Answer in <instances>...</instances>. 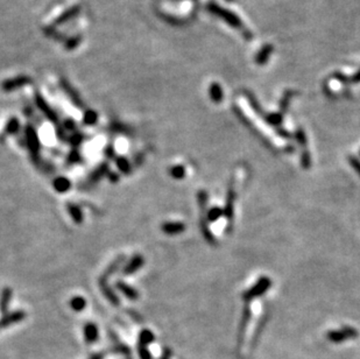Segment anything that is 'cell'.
<instances>
[{"mask_svg": "<svg viewBox=\"0 0 360 359\" xmlns=\"http://www.w3.org/2000/svg\"><path fill=\"white\" fill-rule=\"evenodd\" d=\"M91 359H101V356L100 355H96V356H94V357H92Z\"/></svg>", "mask_w": 360, "mask_h": 359, "instance_id": "obj_35", "label": "cell"}, {"mask_svg": "<svg viewBox=\"0 0 360 359\" xmlns=\"http://www.w3.org/2000/svg\"><path fill=\"white\" fill-rule=\"evenodd\" d=\"M84 335H85V339H87L88 343L96 342V339L98 338L97 325L94 323H88L84 328Z\"/></svg>", "mask_w": 360, "mask_h": 359, "instance_id": "obj_18", "label": "cell"}, {"mask_svg": "<svg viewBox=\"0 0 360 359\" xmlns=\"http://www.w3.org/2000/svg\"><path fill=\"white\" fill-rule=\"evenodd\" d=\"M105 156L107 159H110V160H112V159L116 158V149H115V146L113 145H107V147L105 148Z\"/></svg>", "mask_w": 360, "mask_h": 359, "instance_id": "obj_29", "label": "cell"}, {"mask_svg": "<svg viewBox=\"0 0 360 359\" xmlns=\"http://www.w3.org/2000/svg\"><path fill=\"white\" fill-rule=\"evenodd\" d=\"M83 140H84V136H83L82 133H79V132H76V133L72 134V137H70V139H69V143H70V145L73 147V148L77 149V147L81 145V144L83 143Z\"/></svg>", "mask_w": 360, "mask_h": 359, "instance_id": "obj_27", "label": "cell"}, {"mask_svg": "<svg viewBox=\"0 0 360 359\" xmlns=\"http://www.w3.org/2000/svg\"><path fill=\"white\" fill-rule=\"evenodd\" d=\"M170 175L173 179L176 180H182L186 176V168L181 165H176L174 167H171L170 169Z\"/></svg>", "mask_w": 360, "mask_h": 359, "instance_id": "obj_24", "label": "cell"}, {"mask_svg": "<svg viewBox=\"0 0 360 359\" xmlns=\"http://www.w3.org/2000/svg\"><path fill=\"white\" fill-rule=\"evenodd\" d=\"M107 177H109L110 182L117 183L120 179V175L118 173H116V171H109V174H107Z\"/></svg>", "mask_w": 360, "mask_h": 359, "instance_id": "obj_32", "label": "cell"}, {"mask_svg": "<svg viewBox=\"0 0 360 359\" xmlns=\"http://www.w3.org/2000/svg\"><path fill=\"white\" fill-rule=\"evenodd\" d=\"M30 83H32V78L29 76H18V77L6 79V81L2 82L1 89L5 93H11V91L23 88L24 85L30 84Z\"/></svg>", "mask_w": 360, "mask_h": 359, "instance_id": "obj_4", "label": "cell"}, {"mask_svg": "<svg viewBox=\"0 0 360 359\" xmlns=\"http://www.w3.org/2000/svg\"><path fill=\"white\" fill-rule=\"evenodd\" d=\"M144 257L141 256V254H134L130 262L126 263L124 268H122V272H121L122 275L128 277V275L134 274L135 272L139 271L141 267L144 266Z\"/></svg>", "mask_w": 360, "mask_h": 359, "instance_id": "obj_5", "label": "cell"}, {"mask_svg": "<svg viewBox=\"0 0 360 359\" xmlns=\"http://www.w3.org/2000/svg\"><path fill=\"white\" fill-rule=\"evenodd\" d=\"M61 87H62L64 93H66L68 96H69L70 99H72V102L75 104L77 107L84 106V103L82 102V99H81V97H79L78 93H77L75 89H73L72 85H70L69 83L66 81V79H63V78L61 79Z\"/></svg>", "mask_w": 360, "mask_h": 359, "instance_id": "obj_10", "label": "cell"}, {"mask_svg": "<svg viewBox=\"0 0 360 359\" xmlns=\"http://www.w3.org/2000/svg\"><path fill=\"white\" fill-rule=\"evenodd\" d=\"M112 130L115 131V132H126V128H125V127H122V126H120L119 124L113 125V126H112Z\"/></svg>", "mask_w": 360, "mask_h": 359, "instance_id": "obj_34", "label": "cell"}, {"mask_svg": "<svg viewBox=\"0 0 360 359\" xmlns=\"http://www.w3.org/2000/svg\"><path fill=\"white\" fill-rule=\"evenodd\" d=\"M208 10L210 11L212 14L217 15V17H219V18H221V19L225 20L227 24H231V26H233V27H241L242 26L237 15L231 13V12H229V11L224 10V8H221L220 6H218L216 4V2H210V4L208 5Z\"/></svg>", "mask_w": 360, "mask_h": 359, "instance_id": "obj_2", "label": "cell"}, {"mask_svg": "<svg viewBox=\"0 0 360 359\" xmlns=\"http://www.w3.org/2000/svg\"><path fill=\"white\" fill-rule=\"evenodd\" d=\"M139 354L141 356V359H150V354L148 349H146V346L144 345L139 346Z\"/></svg>", "mask_w": 360, "mask_h": 359, "instance_id": "obj_31", "label": "cell"}, {"mask_svg": "<svg viewBox=\"0 0 360 359\" xmlns=\"http://www.w3.org/2000/svg\"><path fill=\"white\" fill-rule=\"evenodd\" d=\"M99 288H100L101 293H103V295L105 296V299L111 303V305L115 307L120 306L119 297L115 293V290H113L112 288L109 286V282L99 281Z\"/></svg>", "mask_w": 360, "mask_h": 359, "instance_id": "obj_9", "label": "cell"}, {"mask_svg": "<svg viewBox=\"0 0 360 359\" xmlns=\"http://www.w3.org/2000/svg\"><path fill=\"white\" fill-rule=\"evenodd\" d=\"M12 296H13V291H12L11 288H4L1 294H0V311L4 315L7 314L12 301Z\"/></svg>", "mask_w": 360, "mask_h": 359, "instance_id": "obj_13", "label": "cell"}, {"mask_svg": "<svg viewBox=\"0 0 360 359\" xmlns=\"http://www.w3.org/2000/svg\"><path fill=\"white\" fill-rule=\"evenodd\" d=\"M79 44H81V36H73V38L68 39V41L66 42V48L73 49V48H76Z\"/></svg>", "mask_w": 360, "mask_h": 359, "instance_id": "obj_28", "label": "cell"}, {"mask_svg": "<svg viewBox=\"0 0 360 359\" xmlns=\"http://www.w3.org/2000/svg\"><path fill=\"white\" fill-rule=\"evenodd\" d=\"M209 94H210L211 99L214 102L219 103L221 99H223V91H221V88L219 84L217 83H212L210 85V90H209Z\"/></svg>", "mask_w": 360, "mask_h": 359, "instance_id": "obj_21", "label": "cell"}, {"mask_svg": "<svg viewBox=\"0 0 360 359\" xmlns=\"http://www.w3.org/2000/svg\"><path fill=\"white\" fill-rule=\"evenodd\" d=\"M82 161V156H81V153L78 152V149L73 148L72 152L69 153L67 156V162L68 165H76L78 164V162Z\"/></svg>", "mask_w": 360, "mask_h": 359, "instance_id": "obj_25", "label": "cell"}, {"mask_svg": "<svg viewBox=\"0 0 360 359\" xmlns=\"http://www.w3.org/2000/svg\"><path fill=\"white\" fill-rule=\"evenodd\" d=\"M20 130V121L19 119L17 118H11L10 120L7 121L5 126V134L6 136H14L15 133H18Z\"/></svg>", "mask_w": 360, "mask_h": 359, "instance_id": "obj_19", "label": "cell"}, {"mask_svg": "<svg viewBox=\"0 0 360 359\" xmlns=\"http://www.w3.org/2000/svg\"><path fill=\"white\" fill-rule=\"evenodd\" d=\"M53 188L55 189V191L64 194V192H68L72 188V182L67 177L58 176L53 181Z\"/></svg>", "mask_w": 360, "mask_h": 359, "instance_id": "obj_15", "label": "cell"}, {"mask_svg": "<svg viewBox=\"0 0 360 359\" xmlns=\"http://www.w3.org/2000/svg\"><path fill=\"white\" fill-rule=\"evenodd\" d=\"M143 161H144V155L143 154H140V156L139 155L135 156V159H134L135 166H140L141 164H143Z\"/></svg>", "mask_w": 360, "mask_h": 359, "instance_id": "obj_33", "label": "cell"}, {"mask_svg": "<svg viewBox=\"0 0 360 359\" xmlns=\"http://www.w3.org/2000/svg\"><path fill=\"white\" fill-rule=\"evenodd\" d=\"M116 166L117 168H118V170L120 171V174L124 175L131 174L132 164L125 158V156H118V158H116Z\"/></svg>", "mask_w": 360, "mask_h": 359, "instance_id": "obj_17", "label": "cell"}, {"mask_svg": "<svg viewBox=\"0 0 360 359\" xmlns=\"http://www.w3.org/2000/svg\"><path fill=\"white\" fill-rule=\"evenodd\" d=\"M67 209H68V213H69L73 223H76V224L83 223V220H84V215H83L82 209L79 208L78 205L73 204V203H68Z\"/></svg>", "mask_w": 360, "mask_h": 359, "instance_id": "obj_16", "label": "cell"}, {"mask_svg": "<svg viewBox=\"0 0 360 359\" xmlns=\"http://www.w3.org/2000/svg\"><path fill=\"white\" fill-rule=\"evenodd\" d=\"M24 136H26V144L29 149L30 158H32L34 164L40 166L41 160H40L39 153L40 147H41V143H40L39 136L38 133H36L35 128H34L32 125H27L26 130H24Z\"/></svg>", "mask_w": 360, "mask_h": 359, "instance_id": "obj_1", "label": "cell"}, {"mask_svg": "<svg viewBox=\"0 0 360 359\" xmlns=\"http://www.w3.org/2000/svg\"><path fill=\"white\" fill-rule=\"evenodd\" d=\"M97 121H98V115L96 111H94V110H88V111H85L84 116H83V122H84V125H87V126H94Z\"/></svg>", "mask_w": 360, "mask_h": 359, "instance_id": "obj_22", "label": "cell"}, {"mask_svg": "<svg viewBox=\"0 0 360 359\" xmlns=\"http://www.w3.org/2000/svg\"><path fill=\"white\" fill-rule=\"evenodd\" d=\"M26 317V314L23 311H15L13 312H7L2 316V318L0 320V327H8L14 323H19Z\"/></svg>", "mask_w": 360, "mask_h": 359, "instance_id": "obj_8", "label": "cell"}, {"mask_svg": "<svg viewBox=\"0 0 360 359\" xmlns=\"http://www.w3.org/2000/svg\"><path fill=\"white\" fill-rule=\"evenodd\" d=\"M79 11H81V7H79V6H72V7L68 8L64 13L61 14L60 17L55 20V24H56V26H60V24H66L67 21L73 19V18L79 13Z\"/></svg>", "mask_w": 360, "mask_h": 359, "instance_id": "obj_14", "label": "cell"}, {"mask_svg": "<svg viewBox=\"0 0 360 359\" xmlns=\"http://www.w3.org/2000/svg\"><path fill=\"white\" fill-rule=\"evenodd\" d=\"M87 307V300L82 296H73L70 300V308L77 312L82 311Z\"/></svg>", "mask_w": 360, "mask_h": 359, "instance_id": "obj_20", "label": "cell"}, {"mask_svg": "<svg viewBox=\"0 0 360 359\" xmlns=\"http://www.w3.org/2000/svg\"><path fill=\"white\" fill-rule=\"evenodd\" d=\"M270 53H272V46H266L263 50L260 51L259 55L257 56V62L263 64L267 61V57L269 56Z\"/></svg>", "mask_w": 360, "mask_h": 359, "instance_id": "obj_26", "label": "cell"}, {"mask_svg": "<svg viewBox=\"0 0 360 359\" xmlns=\"http://www.w3.org/2000/svg\"><path fill=\"white\" fill-rule=\"evenodd\" d=\"M139 340H140V345H148L149 343H152L154 340V335L153 333L150 330H147L144 329L140 333V336H139Z\"/></svg>", "mask_w": 360, "mask_h": 359, "instance_id": "obj_23", "label": "cell"}, {"mask_svg": "<svg viewBox=\"0 0 360 359\" xmlns=\"http://www.w3.org/2000/svg\"><path fill=\"white\" fill-rule=\"evenodd\" d=\"M162 232L169 236H175L182 233L186 230V225L181 222H166L161 226Z\"/></svg>", "mask_w": 360, "mask_h": 359, "instance_id": "obj_12", "label": "cell"}, {"mask_svg": "<svg viewBox=\"0 0 360 359\" xmlns=\"http://www.w3.org/2000/svg\"><path fill=\"white\" fill-rule=\"evenodd\" d=\"M116 289H118L120 293L122 294V295L127 297V299L130 300H138L139 299V293H138L137 289H134L133 287L128 286L127 284H125L124 281H117L116 285H115Z\"/></svg>", "mask_w": 360, "mask_h": 359, "instance_id": "obj_11", "label": "cell"}, {"mask_svg": "<svg viewBox=\"0 0 360 359\" xmlns=\"http://www.w3.org/2000/svg\"><path fill=\"white\" fill-rule=\"evenodd\" d=\"M109 171H110L109 164H107V162H101V164L98 165L94 169V171L89 175L88 182L90 183V185H96V183L99 182L104 176H107Z\"/></svg>", "mask_w": 360, "mask_h": 359, "instance_id": "obj_6", "label": "cell"}, {"mask_svg": "<svg viewBox=\"0 0 360 359\" xmlns=\"http://www.w3.org/2000/svg\"><path fill=\"white\" fill-rule=\"evenodd\" d=\"M62 127L67 131H73L76 128V124L72 119H67V120H64Z\"/></svg>", "mask_w": 360, "mask_h": 359, "instance_id": "obj_30", "label": "cell"}, {"mask_svg": "<svg viewBox=\"0 0 360 359\" xmlns=\"http://www.w3.org/2000/svg\"><path fill=\"white\" fill-rule=\"evenodd\" d=\"M35 104H36V106L39 107L40 111L44 113L45 117L48 119L49 121H51L53 124H57L58 117L56 115V112L51 109L50 105L46 102L45 98L42 97L40 94H35Z\"/></svg>", "mask_w": 360, "mask_h": 359, "instance_id": "obj_3", "label": "cell"}, {"mask_svg": "<svg viewBox=\"0 0 360 359\" xmlns=\"http://www.w3.org/2000/svg\"><path fill=\"white\" fill-rule=\"evenodd\" d=\"M124 262H125V256H124V254H120V256L117 257L116 259L113 260V262L111 263L110 265L106 267V269H105V271H104L103 274L100 275L99 281H105V282H107V280H109V279L111 277H112V275L115 274V273L117 271H118V269L120 268V266H121L122 263H124Z\"/></svg>", "mask_w": 360, "mask_h": 359, "instance_id": "obj_7", "label": "cell"}]
</instances>
